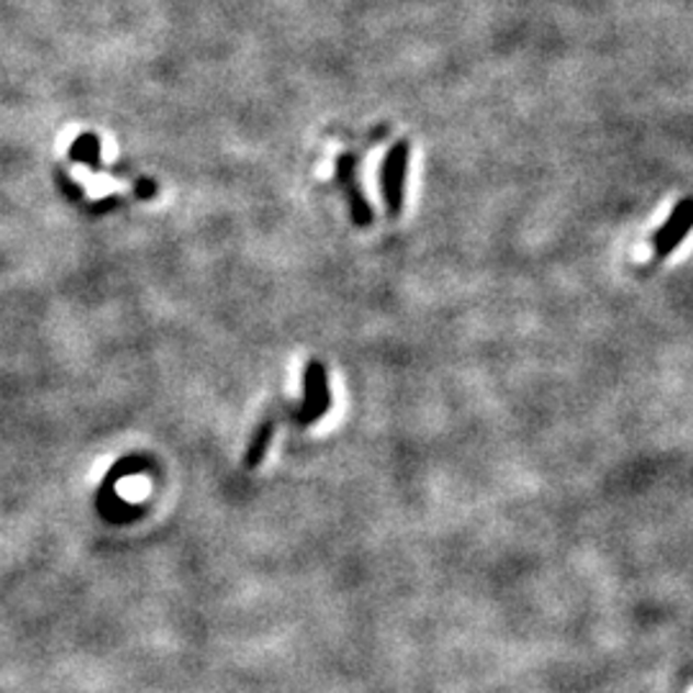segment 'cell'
Masks as SVG:
<instances>
[{
  "label": "cell",
  "mask_w": 693,
  "mask_h": 693,
  "mask_svg": "<svg viewBox=\"0 0 693 693\" xmlns=\"http://www.w3.org/2000/svg\"><path fill=\"white\" fill-rule=\"evenodd\" d=\"M331 406V390H329V378H327V367L321 363L311 360L304 373V404H300V417L298 421L304 427L319 421L323 413L329 411Z\"/></svg>",
  "instance_id": "obj_1"
},
{
  "label": "cell",
  "mask_w": 693,
  "mask_h": 693,
  "mask_svg": "<svg viewBox=\"0 0 693 693\" xmlns=\"http://www.w3.org/2000/svg\"><path fill=\"white\" fill-rule=\"evenodd\" d=\"M406 164H409V141H398V145L388 152L386 160H383V170H380L383 198H386L390 216L401 214Z\"/></svg>",
  "instance_id": "obj_2"
},
{
  "label": "cell",
  "mask_w": 693,
  "mask_h": 693,
  "mask_svg": "<svg viewBox=\"0 0 693 693\" xmlns=\"http://www.w3.org/2000/svg\"><path fill=\"white\" fill-rule=\"evenodd\" d=\"M691 229V201L683 198L673 208V214L668 216V221L660 226V231L655 235V254L658 258H668L678 245L683 242L685 235Z\"/></svg>",
  "instance_id": "obj_3"
},
{
  "label": "cell",
  "mask_w": 693,
  "mask_h": 693,
  "mask_svg": "<svg viewBox=\"0 0 693 693\" xmlns=\"http://www.w3.org/2000/svg\"><path fill=\"white\" fill-rule=\"evenodd\" d=\"M337 170H339V180H342V185H344L346 195H350V203H352V218H355V221H357L360 226L371 224V218H373V214H371V206H367V201H365L363 195H360V191H357V180H355V160H352L350 155H346V157H339Z\"/></svg>",
  "instance_id": "obj_4"
},
{
  "label": "cell",
  "mask_w": 693,
  "mask_h": 693,
  "mask_svg": "<svg viewBox=\"0 0 693 693\" xmlns=\"http://www.w3.org/2000/svg\"><path fill=\"white\" fill-rule=\"evenodd\" d=\"M273 421H265V424L258 427V432H254L252 442H250V450H247V457H245V465L247 468H258V465L265 459L268 455V447L270 442H273Z\"/></svg>",
  "instance_id": "obj_5"
}]
</instances>
